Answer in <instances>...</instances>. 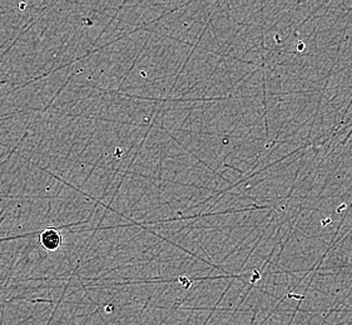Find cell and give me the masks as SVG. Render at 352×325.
I'll use <instances>...</instances> for the list:
<instances>
[{"label": "cell", "mask_w": 352, "mask_h": 325, "mask_svg": "<svg viewBox=\"0 0 352 325\" xmlns=\"http://www.w3.org/2000/svg\"><path fill=\"white\" fill-rule=\"evenodd\" d=\"M39 243L45 252L53 253L63 245V235L58 228L48 226L39 233Z\"/></svg>", "instance_id": "1"}]
</instances>
